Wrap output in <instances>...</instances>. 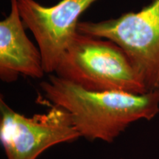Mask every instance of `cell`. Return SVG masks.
I'll return each mask as SVG.
<instances>
[{
    "mask_svg": "<svg viewBox=\"0 0 159 159\" xmlns=\"http://www.w3.org/2000/svg\"><path fill=\"white\" fill-rule=\"evenodd\" d=\"M77 32L116 43L148 92L159 89V0L116 19L79 21Z\"/></svg>",
    "mask_w": 159,
    "mask_h": 159,
    "instance_id": "cell-3",
    "label": "cell"
},
{
    "mask_svg": "<svg viewBox=\"0 0 159 159\" xmlns=\"http://www.w3.org/2000/svg\"><path fill=\"white\" fill-rule=\"evenodd\" d=\"M0 114V140L7 159H36L54 145L81 137L70 113L58 105L27 117L13 110L1 95Z\"/></svg>",
    "mask_w": 159,
    "mask_h": 159,
    "instance_id": "cell-4",
    "label": "cell"
},
{
    "mask_svg": "<svg viewBox=\"0 0 159 159\" xmlns=\"http://www.w3.org/2000/svg\"><path fill=\"white\" fill-rule=\"evenodd\" d=\"M51 105L70 113L81 137L111 143L131 123L151 120L159 113V89L142 94L84 89L50 75L40 83Z\"/></svg>",
    "mask_w": 159,
    "mask_h": 159,
    "instance_id": "cell-1",
    "label": "cell"
},
{
    "mask_svg": "<svg viewBox=\"0 0 159 159\" xmlns=\"http://www.w3.org/2000/svg\"><path fill=\"white\" fill-rule=\"evenodd\" d=\"M121 159H122V158H121Z\"/></svg>",
    "mask_w": 159,
    "mask_h": 159,
    "instance_id": "cell-7",
    "label": "cell"
},
{
    "mask_svg": "<svg viewBox=\"0 0 159 159\" xmlns=\"http://www.w3.org/2000/svg\"><path fill=\"white\" fill-rule=\"evenodd\" d=\"M10 3V13L0 21V79L11 83L20 75L41 78L45 71L41 52L26 35L17 0Z\"/></svg>",
    "mask_w": 159,
    "mask_h": 159,
    "instance_id": "cell-6",
    "label": "cell"
},
{
    "mask_svg": "<svg viewBox=\"0 0 159 159\" xmlns=\"http://www.w3.org/2000/svg\"><path fill=\"white\" fill-rule=\"evenodd\" d=\"M98 0H61L47 7L35 0H17L26 28L36 40L45 73L55 72L61 57L77 33L80 16Z\"/></svg>",
    "mask_w": 159,
    "mask_h": 159,
    "instance_id": "cell-5",
    "label": "cell"
},
{
    "mask_svg": "<svg viewBox=\"0 0 159 159\" xmlns=\"http://www.w3.org/2000/svg\"><path fill=\"white\" fill-rule=\"evenodd\" d=\"M55 72L57 77L89 91L148 92L120 47L108 39L78 32Z\"/></svg>",
    "mask_w": 159,
    "mask_h": 159,
    "instance_id": "cell-2",
    "label": "cell"
}]
</instances>
